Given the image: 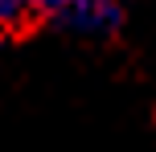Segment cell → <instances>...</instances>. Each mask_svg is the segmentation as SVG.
Wrapping results in <instances>:
<instances>
[{
    "label": "cell",
    "mask_w": 156,
    "mask_h": 152,
    "mask_svg": "<svg viewBox=\"0 0 156 152\" xmlns=\"http://www.w3.org/2000/svg\"><path fill=\"white\" fill-rule=\"evenodd\" d=\"M25 8H29V0H0V29L12 25V21H21Z\"/></svg>",
    "instance_id": "2"
},
{
    "label": "cell",
    "mask_w": 156,
    "mask_h": 152,
    "mask_svg": "<svg viewBox=\"0 0 156 152\" xmlns=\"http://www.w3.org/2000/svg\"><path fill=\"white\" fill-rule=\"evenodd\" d=\"M29 8L62 21L74 33H107L119 21L115 0H29Z\"/></svg>",
    "instance_id": "1"
}]
</instances>
